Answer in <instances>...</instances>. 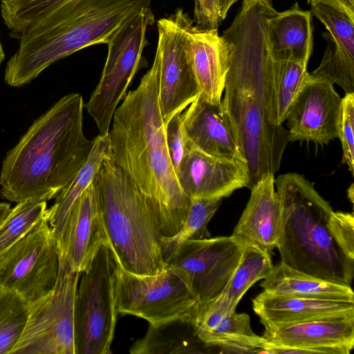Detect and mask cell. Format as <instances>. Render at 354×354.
Instances as JSON below:
<instances>
[{"instance_id":"cell-1","label":"cell","mask_w":354,"mask_h":354,"mask_svg":"<svg viewBox=\"0 0 354 354\" xmlns=\"http://www.w3.org/2000/svg\"><path fill=\"white\" fill-rule=\"evenodd\" d=\"M277 12L272 0H243L221 37L227 53L221 106L245 160L250 189L280 167L288 131L277 122L273 65L268 26Z\"/></svg>"},{"instance_id":"cell-2","label":"cell","mask_w":354,"mask_h":354,"mask_svg":"<svg viewBox=\"0 0 354 354\" xmlns=\"http://www.w3.org/2000/svg\"><path fill=\"white\" fill-rule=\"evenodd\" d=\"M112 120L113 160L153 201L162 237L175 235L187 218L191 199L179 185L167 149L156 60L138 87L126 95Z\"/></svg>"},{"instance_id":"cell-3","label":"cell","mask_w":354,"mask_h":354,"mask_svg":"<svg viewBox=\"0 0 354 354\" xmlns=\"http://www.w3.org/2000/svg\"><path fill=\"white\" fill-rule=\"evenodd\" d=\"M84 108L82 96L70 93L34 121L2 162L3 198L47 202L69 184L94 145L84 133Z\"/></svg>"},{"instance_id":"cell-4","label":"cell","mask_w":354,"mask_h":354,"mask_svg":"<svg viewBox=\"0 0 354 354\" xmlns=\"http://www.w3.org/2000/svg\"><path fill=\"white\" fill-rule=\"evenodd\" d=\"M281 209V227L277 243L281 262L312 277L349 286L354 260L333 238L328 221L333 208L314 188V183L297 173L274 179Z\"/></svg>"},{"instance_id":"cell-5","label":"cell","mask_w":354,"mask_h":354,"mask_svg":"<svg viewBox=\"0 0 354 354\" xmlns=\"http://www.w3.org/2000/svg\"><path fill=\"white\" fill-rule=\"evenodd\" d=\"M107 248L113 261L141 275L164 270L156 207L110 156L97 172Z\"/></svg>"},{"instance_id":"cell-6","label":"cell","mask_w":354,"mask_h":354,"mask_svg":"<svg viewBox=\"0 0 354 354\" xmlns=\"http://www.w3.org/2000/svg\"><path fill=\"white\" fill-rule=\"evenodd\" d=\"M151 1L59 0L57 8L23 32V52L35 68L43 71L77 50L106 44L127 19Z\"/></svg>"},{"instance_id":"cell-7","label":"cell","mask_w":354,"mask_h":354,"mask_svg":"<svg viewBox=\"0 0 354 354\" xmlns=\"http://www.w3.org/2000/svg\"><path fill=\"white\" fill-rule=\"evenodd\" d=\"M155 21L150 7L127 19L108 40V54L99 83L84 108L95 121L100 135L109 133L115 111L136 74L148 66L142 55L148 45V27Z\"/></svg>"},{"instance_id":"cell-8","label":"cell","mask_w":354,"mask_h":354,"mask_svg":"<svg viewBox=\"0 0 354 354\" xmlns=\"http://www.w3.org/2000/svg\"><path fill=\"white\" fill-rule=\"evenodd\" d=\"M111 267L118 313L157 325L189 314L197 304L184 278L169 266L149 275L129 272L112 260Z\"/></svg>"},{"instance_id":"cell-9","label":"cell","mask_w":354,"mask_h":354,"mask_svg":"<svg viewBox=\"0 0 354 354\" xmlns=\"http://www.w3.org/2000/svg\"><path fill=\"white\" fill-rule=\"evenodd\" d=\"M74 308L75 354H109L118 314L115 305L111 258L102 245L81 273Z\"/></svg>"},{"instance_id":"cell-10","label":"cell","mask_w":354,"mask_h":354,"mask_svg":"<svg viewBox=\"0 0 354 354\" xmlns=\"http://www.w3.org/2000/svg\"><path fill=\"white\" fill-rule=\"evenodd\" d=\"M80 274L59 264L53 289L28 304L25 328L10 354H75L74 308Z\"/></svg>"},{"instance_id":"cell-11","label":"cell","mask_w":354,"mask_h":354,"mask_svg":"<svg viewBox=\"0 0 354 354\" xmlns=\"http://www.w3.org/2000/svg\"><path fill=\"white\" fill-rule=\"evenodd\" d=\"M57 239L45 216L21 239L0 254V286L30 304L50 292L58 277Z\"/></svg>"},{"instance_id":"cell-12","label":"cell","mask_w":354,"mask_h":354,"mask_svg":"<svg viewBox=\"0 0 354 354\" xmlns=\"http://www.w3.org/2000/svg\"><path fill=\"white\" fill-rule=\"evenodd\" d=\"M193 24L194 21L182 8L157 21L154 60L159 69V103L165 124L201 94L186 50L188 32Z\"/></svg>"},{"instance_id":"cell-13","label":"cell","mask_w":354,"mask_h":354,"mask_svg":"<svg viewBox=\"0 0 354 354\" xmlns=\"http://www.w3.org/2000/svg\"><path fill=\"white\" fill-rule=\"evenodd\" d=\"M247 243L231 235L189 240L167 262L185 280L197 304H206L224 290Z\"/></svg>"},{"instance_id":"cell-14","label":"cell","mask_w":354,"mask_h":354,"mask_svg":"<svg viewBox=\"0 0 354 354\" xmlns=\"http://www.w3.org/2000/svg\"><path fill=\"white\" fill-rule=\"evenodd\" d=\"M269 354H349L354 347V313L290 324H263Z\"/></svg>"},{"instance_id":"cell-15","label":"cell","mask_w":354,"mask_h":354,"mask_svg":"<svg viewBox=\"0 0 354 354\" xmlns=\"http://www.w3.org/2000/svg\"><path fill=\"white\" fill-rule=\"evenodd\" d=\"M57 244L59 264L80 273L89 267L102 245L107 247L97 173L72 207Z\"/></svg>"},{"instance_id":"cell-16","label":"cell","mask_w":354,"mask_h":354,"mask_svg":"<svg viewBox=\"0 0 354 354\" xmlns=\"http://www.w3.org/2000/svg\"><path fill=\"white\" fill-rule=\"evenodd\" d=\"M341 106L333 84L308 73L286 112L289 142L326 145L338 138Z\"/></svg>"},{"instance_id":"cell-17","label":"cell","mask_w":354,"mask_h":354,"mask_svg":"<svg viewBox=\"0 0 354 354\" xmlns=\"http://www.w3.org/2000/svg\"><path fill=\"white\" fill-rule=\"evenodd\" d=\"M176 176L183 192L190 199L223 198L249 185L245 162L215 158L192 146L183 157Z\"/></svg>"},{"instance_id":"cell-18","label":"cell","mask_w":354,"mask_h":354,"mask_svg":"<svg viewBox=\"0 0 354 354\" xmlns=\"http://www.w3.org/2000/svg\"><path fill=\"white\" fill-rule=\"evenodd\" d=\"M189 317L198 337L209 348H217L222 353L268 354L272 346L252 331L246 313L225 315L196 304Z\"/></svg>"},{"instance_id":"cell-19","label":"cell","mask_w":354,"mask_h":354,"mask_svg":"<svg viewBox=\"0 0 354 354\" xmlns=\"http://www.w3.org/2000/svg\"><path fill=\"white\" fill-rule=\"evenodd\" d=\"M181 115L187 136L195 149L215 158L245 162L221 103L212 104L198 96Z\"/></svg>"},{"instance_id":"cell-20","label":"cell","mask_w":354,"mask_h":354,"mask_svg":"<svg viewBox=\"0 0 354 354\" xmlns=\"http://www.w3.org/2000/svg\"><path fill=\"white\" fill-rule=\"evenodd\" d=\"M250 190V199L232 235L270 252L277 247L281 227L274 174L262 177Z\"/></svg>"},{"instance_id":"cell-21","label":"cell","mask_w":354,"mask_h":354,"mask_svg":"<svg viewBox=\"0 0 354 354\" xmlns=\"http://www.w3.org/2000/svg\"><path fill=\"white\" fill-rule=\"evenodd\" d=\"M186 50L198 84L200 97L212 104H220L227 70V53L218 29L202 30L192 25L189 30Z\"/></svg>"},{"instance_id":"cell-22","label":"cell","mask_w":354,"mask_h":354,"mask_svg":"<svg viewBox=\"0 0 354 354\" xmlns=\"http://www.w3.org/2000/svg\"><path fill=\"white\" fill-rule=\"evenodd\" d=\"M252 309L263 324H290L354 313V302L276 296L262 291Z\"/></svg>"},{"instance_id":"cell-23","label":"cell","mask_w":354,"mask_h":354,"mask_svg":"<svg viewBox=\"0 0 354 354\" xmlns=\"http://www.w3.org/2000/svg\"><path fill=\"white\" fill-rule=\"evenodd\" d=\"M268 45L274 61L308 63L313 51L311 12L295 3L288 10L277 11L269 19Z\"/></svg>"},{"instance_id":"cell-24","label":"cell","mask_w":354,"mask_h":354,"mask_svg":"<svg viewBox=\"0 0 354 354\" xmlns=\"http://www.w3.org/2000/svg\"><path fill=\"white\" fill-rule=\"evenodd\" d=\"M260 286L263 291L276 296L354 302V293L351 286L312 277L282 262L274 266Z\"/></svg>"},{"instance_id":"cell-25","label":"cell","mask_w":354,"mask_h":354,"mask_svg":"<svg viewBox=\"0 0 354 354\" xmlns=\"http://www.w3.org/2000/svg\"><path fill=\"white\" fill-rule=\"evenodd\" d=\"M197 336L189 314L157 324H149L142 338L130 347L131 354H183L206 352Z\"/></svg>"},{"instance_id":"cell-26","label":"cell","mask_w":354,"mask_h":354,"mask_svg":"<svg viewBox=\"0 0 354 354\" xmlns=\"http://www.w3.org/2000/svg\"><path fill=\"white\" fill-rule=\"evenodd\" d=\"M273 267L268 250L246 244L241 259L224 290L213 300L204 304H196L230 315L236 311L247 290L258 281L266 278Z\"/></svg>"},{"instance_id":"cell-27","label":"cell","mask_w":354,"mask_h":354,"mask_svg":"<svg viewBox=\"0 0 354 354\" xmlns=\"http://www.w3.org/2000/svg\"><path fill=\"white\" fill-rule=\"evenodd\" d=\"M92 151L75 178L55 197L54 204L46 210L47 221L57 239H60L75 203L97 173L103 160L111 156L109 133L94 138Z\"/></svg>"},{"instance_id":"cell-28","label":"cell","mask_w":354,"mask_h":354,"mask_svg":"<svg viewBox=\"0 0 354 354\" xmlns=\"http://www.w3.org/2000/svg\"><path fill=\"white\" fill-rule=\"evenodd\" d=\"M223 198H193L187 218L174 236L160 239L162 259L167 264L176 249L184 242L209 237L207 225Z\"/></svg>"},{"instance_id":"cell-29","label":"cell","mask_w":354,"mask_h":354,"mask_svg":"<svg viewBox=\"0 0 354 354\" xmlns=\"http://www.w3.org/2000/svg\"><path fill=\"white\" fill-rule=\"evenodd\" d=\"M28 304L15 291L0 286V354H10L20 339Z\"/></svg>"},{"instance_id":"cell-30","label":"cell","mask_w":354,"mask_h":354,"mask_svg":"<svg viewBox=\"0 0 354 354\" xmlns=\"http://www.w3.org/2000/svg\"><path fill=\"white\" fill-rule=\"evenodd\" d=\"M306 66L304 62L274 61V110L279 125H283L286 112L308 74Z\"/></svg>"},{"instance_id":"cell-31","label":"cell","mask_w":354,"mask_h":354,"mask_svg":"<svg viewBox=\"0 0 354 354\" xmlns=\"http://www.w3.org/2000/svg\"><path fill=\"white\" fill-rule=\"evenodd\" d=\"M46 201L17 203L0 225V254L25 236L44 216Z\"/></svg>"},{"instance_id":"cell-32","label":"cell","mask_w":354,"mask_h":354,"mask_svg":"<svg viewBox=\"0 0 354 354\" xmlns=\"http://www.w3.org/2000/svg\"><path fill=\"white\" fill-rule=\"evenodd\" d=\"M313 77L337 84L345 93H354V56L334 43L328 44Z\"/></svg>"},{"instance_id":"cell-33","label":"cell","mask_w":354,"mask_h":354,"mask_svg":"<svg viewBox=\"0 0 354 354\" xmlns=\"http://www.w3.org/2000/svg\"><path fill=\"white\" fill-rule=\"evenodd\" d=\"M310 12L327 28L333 43L354 56V21L328 6L313 3Z\"/></svg>"},{"instance_id":"cell-34","label":"cell","mask_w":354,"mask_h":354,"mask_svg":"<svg viewBox=\"0 0 354 354\" xmlns=\"http://www.w3.org/2000/svg\"><path fill=\"white\" fill-rule=\"evenodd\" d=\"M342 151V163L354 174V93H345L342 98L341 115L339 126Z\"/></svg>"},{"instance_id":"cell-35","label":"cell","mask_w":354,"mask_h":354,"mask_svg":"<svg viewBox=\"0 0 354 354\" xmlns=\"http://www.w3.org/2000/svg\"><path fill=\"white\" fill-rule=\"evenodd\" d=\"M237 0H194V21L202 30L218 29Z\"/></svg>"},{"instance_id":"cell-36","label":"cell","mask_w":354,"mask_h":354,"mask_svg":"<svg viewBox=\"0 0 354 354\" xmlns=\"http://www.w3.org/2000/svg\"><path fill=\"white\" fill-rule=\"evenodd\" d=\"M181 114H176L165 124L167 149L176 174L183 157L192 147L183 127Z\"/></svg>"},{"instance_id":"cell-37","label":"cell","mask_w":354,"mask_h":354,"mask_svg":"<svg viewBox=\"0 0 354 354\" xmlns=\"http://www.w3.org/2000/svg\"><path fill=\"white\" fill-rule=\"evenodd\" d=\"M330 232L343 252L354 260V216L353 213L333 212L328 221Z\"/></svg>"},{"instance_id":"cell-38","label":"cell","mask_w":354,"mask_h":354,"mask_svg":"<svg viewBox=\"0 0 354 354\" xmlns=\"http://www.w3.org/2000/svg\"><path fill=\"white\" fill-rule=\"evenodd\" d=\"M308 3H321L346 15L354 21V0H308Z\"/></svg>"},{"instance_id":"cell-39","label":"cell","mask_w":354,"mask_h":354,"mask_svg":"<svg viewBox=\"0 0 354 354\" xmlns=\"http://www.w3.org/2000/svg\"><path fill=\"white\" fill-rule=\"evenodd\" d=\"M11 210L9 203L0 202V225L6 219Z\"/></svg>"},{"instance_id":"cell-40","label":"cell","mask_w":354,"mask_h":354,"mask_svg":"<svg viewBox=\"0 0 354 354\" xmlns=\"http://www.w3.org/2000/svg\"><path fill=\"white\" fill-rule=\"evenodd\" d=\"M4 59H5V53L3 52V47H2V45L1 43V40H0V66H1V63L3 62V61L4 60Z\"/></svg>"},{"instance_id":"cell-41","label":"cell","mask_w":354,"mask_h":354,"mask_svg":"<svg viewBox=\"0 0 354 354\" xmlns=\"http://www.w3.org/2000/svg\"><path fill=\"white\" fill-rule=\"evenodd\" d=\"M348 198H350L351 203H353V185L352 184L350 189L348 190Z\"/></svg>"}]
</instances>
